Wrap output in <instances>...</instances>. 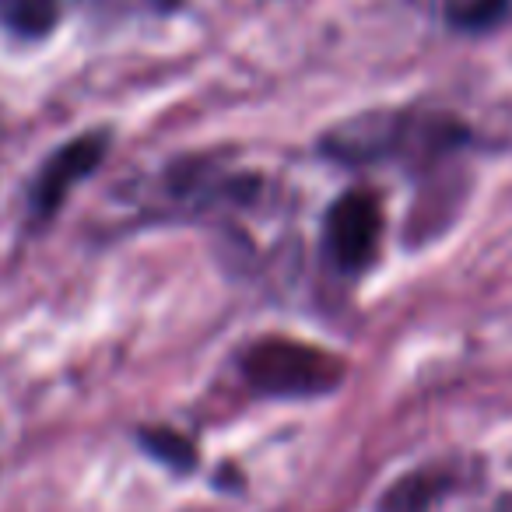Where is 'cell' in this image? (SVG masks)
<instances>
[{
    "label": "cell",
    "mask_w": 512,
    "mask_h": 512,
    "mask_svg": "<svg viewBox=\"0 0 512 512\" xmlns=\"http://www.w3.org/2000/svg\"><path fill=\"white\" fill-rule=\"evenodd\" d=\"M242 376L264 397H327L344 383V362L313 344L267 337L242 355Z\"/></svg>",
    "instance_id": "1"
},
{
    "label": "cell",
    "mask_w": 512,
    "mask_h": 512,
    "mask_svg": "<svg viewBox=\"0 0 512 512\" xmlns=\"http://www.w3.org/2000/svg\"><path fill=\"white\" fill-rule=\"evenodd\" d=\"M379 239H383V211L379 200L365 190L341 197L327 211L323 221V242L327 253L341 271H362L376 260Z\"/></svg>",
    "instance_id": "2"
},
{
    "label": "cell",
    "mask_w": 512,
    "mask_h": 512,
    "mask_svg": "<svg viewBox=\"0 0 512 512\" xmlns=\"http://www.w3.org/2000/svg\"><path fill=\"white\" fill-rule=\"evenodd\" d=\"M106 148H109L106 134H81L46 158V165L39 169L36 183H32V193H29L32 211H36L39 221L50 218V214L64 204L67 193H71V186L78 183V179L92 176V172L99 169V162L106 158Z\"/></svg>",
    "instance_id": "3"
},
{
    "label": "cell",
    "mask_w": 512,
    "mask_h": 512,
    "mask_svg": "<svg viewBox=\"0 0 512 512\" xmlns=\"http://www.w3.org/2000/svg\"><path fill=\"white\" fill-rule=\"evenodd\" d=\"M449 491H453V474L446 470H411L379 495L376 512H435V505Z\"/></svg>",
    "instance_id": "4"
},
{
    "label": "cell",
    "mask_w": 512,
    "mask_h": 512,
    "mask_svg": "<svg viewBox=\"0 0 512 512\" xmlns=\"http://www.w3.org/2000/svg\"><path fill=\"white\" fill-rule=\"evenodd\" d=\"M60 18V0H0V22L18 36H46Z\"/></svg>",
    "instance_id": "5"
},
{
    "label": "cell",
    "mask_w": 512,
    "mask_h": 512,
    "mask_svg": "<svg viewBox=\"0 0 512 512\" xmlns=\"http://www.w3.org/2000/svg\"><path fill=\"white\" fill-rule=\"evenodd\" d=\"M141 446L176 470H190L193 460H197L190 442H186L183 435L169 432V428H148V432H141Z\"/></svg>",
    "instance_id": "6"
},
{
    "label": "cell",
    "mask_w": 512,
    "mask_h": 512,
    "mask_svg": "<svg viewBox=\"0 0 512 512\" xmlns=\"http://www.w3.org/2000/svg\"><path fill=\"white\" fill-rule=\"evenodd\" d=\"M512 0H463L449 11V18L456 22V29H491L509 15Z\"/></svg>",
    "instance_id": "7"
}]
</instances>
